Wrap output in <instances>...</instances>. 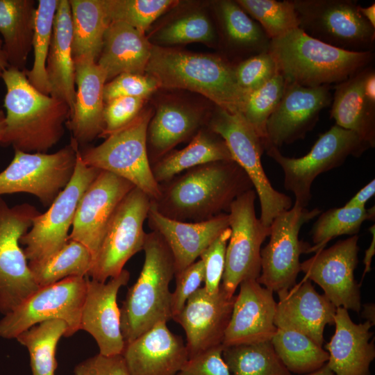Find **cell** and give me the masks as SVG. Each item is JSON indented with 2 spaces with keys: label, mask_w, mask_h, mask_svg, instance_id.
I'll return each mask as SVG.
<instances>
[{
  "label": "cell",
  "mask_w": 375,
  "mask_h": 375,
  "mask_svg": "<svg viewBox=\"0 0 375 375\" xmlns=\"http://www.w3.org/2000/svg\"><path fill=\"white\" fill-rule=\"evenodd\" d=\"M253 185L233 160L203 164L160 184L153 201L163 215L178 221L197 222L228 213L233 200Z\"/></svg>",
  "instance_id": "cell-1"
},
{
  "label": "cell",
  "mask_w": 375,
  "mask_h": 375,
  "mask_svg": "<svg viewBox=\"0 0 375 375\" xmlns=\"http://www.w3.org/2000/svg\"><path fill=\"white\" fill-rule=\"evenodd\" d=\"M1 78L6 93L5 128L0 145L26 153H47L65 133L69 106L35 89L24 71L8 67Z\"/></svg>",
  "instance_id": "cell-2"
},
{
  "label": "cell",
  "mask_w": 375,
  "mask_h": 375,
  "mask_svg": "<svg viewBox=\"0 0 375 375\" xmlns=\"http://www.w3.org/2000/svg\"><path fill=\"white\" fill-rule=\"evenodd\" d=\"M145 74L159 87L199 93L232 112H241L248 95L237 83L235 65L219 56L152 46Z\"/></svg>",
  "instance_id": "cell-3"
},
{
  "label": "cell",
  "mask_w": 375,
  "mask_h": 375,
  "mask_svg": "<svg viewBox=\"0 0 375 375\" xmlns=\"http://www.w3.org/2000/svg\"><path fill=\"white\" fill-rule=\"evenodd\" d=\"M269 52L286 83L311 88L342 83L371 65L374 58L372 51L331 46L299 28L271 40Z\"/></svg>",
  "instance_id": "cell-4"
},
{
  "label": "cell",
  "mask_w": 375,
  "mask_h": 375,
  "mask_svg": "<svg viewBox=\"0 0 375 375\" xmlns=\"http://www.w3.org/2000/svg\"><path fill=\"white\" fill-rule=\"evenodd\" d=\"M144 262L120 308L122 333L128 343L158 323L172 319L169 284L175 274L172 253L161 236L147 233Z\"/></svg>",
  "instance_id": "cell-5"
},
{
  "label": "cell",
  "mask_w": 375,
  "mask_h": 375,
  "mask_svg": "<svg viewBox=\"0 0 375 375\" xmlns=\"http://www.w3.org/2000/svg\"><path fill=\"white\" fill-rule=\"evenodd\" d=\"M151 119L150 111L141 112L131 123L107 135L102 143L80 150L79 154L85 165L127 180L155 201L160 190L147 151Z\"/></svg>",
  "instance_id": "cell-6"
},
{
  "label": "cell",
  "mask_w": 375,
  "mask_h": 375,
  "mask_svg": "<svg viewBox=\"0 0 375 375\" xmlns=\"http://www.w3.org/2000/svg\"><path fill=\"white\" fill-rule=\"evenodd\" d=\"M208 128L225 142L231 157L247 174L259 199L260 219L270 226L274 219L292 208V201L275 190L268 179L261 160L263 140L240 112H230L216 106Z\"/></svg>",
  "instance_id": "cell-7"
},
{
  "label": "cell",
  "mask_w": 375,
  "mask_h": 375,
  "mask_svg": "<svg viewBox=\"0 0 375 375\" xmlns=\"http://www.w3.org/2000/svg\"><path fill=\"white\" fill-rule=\"evenodd\" d=\"M369 144L356 133L338 125L320 135L310 151L300 158L287 157L278 148L267 144V154L281 167L284 187L294 196V204L306 208L311 199V186L322 173L342 165L349 156L359 157Z\"/></svg>",
  "instance_id": "cell-8"
},
{
  "label": "cell",
  "mask_w": 375,
  "mask_h": 375,
  "mask_svg": "<svg viewBox=\"0 0 375 375\" xmlns=\"http://www.w3.org/2000/svg\"><path fill=\"white\" fill-rule=\"evenodd\" d=\"M299 28L310 37L340 49L372 51L375 28L353 0H292Z\"/></svg>",
  "instance_id": "cell-9"
},
{
  "label": "cell",
  "mask_w": 375,
  "mask_h": 375,
  "mask_svg": "<svg viewBox=\"0 0 375 375\" xmlns=\"http://www.w3.org/2000/svg\"><path fill=\"white\" fill-rule=\"evenodd\" d=\"M79 150L72 138L53 153L14 150L12 160L0 172V196L28 193L49 206L71 180Z\"/></svg>",
  "instance_id": "cell-10"
},
{
  "label": "cell",
  "mask_w": 375,
  "mask_h": 375,
  "mask_svg": "<svg viewBox=\"0 0 375 375\" xmlns=\"http://www.w3.org/2000/svg\"><path fill=\"white\" fill-rule=\"evenodd\" d=\"M152 199L134 187L120 201L106 226L88 276L99 282L118 276L126 262L143 249L144 222Z\"/></svg>",
  "instance_id": "cell-11"
},
{
  "label": "cell",
  "mask_w": 375,
  "mask_h": 375,
  "mask_svg": "<svg viewBox=\"0 0 375 375\" xmlns=\"http://www.w3.org/2000/svg\"><path fill=\"white\" fill-rule=\"evenodd\" d=\"M78 153L73 176L44 213L33 219L20 244L29 264L41 263L58 252L68 241L79 201L101 170L85 165Z\"/></svg>",
  "instance_id": "cell-12"
},
{
  "label": "cell",
  "mask_w": 375,
  "mask_h": 375,
  "mask_svg": "<svg viewBox=\"0 0 375 375\" xmlns=\"http://www.w3.org/2000/svg\"><path fill=\"white\" fill-rule=\"evenodd\" d=\"M40 213L30 203L10 207L0 197V312L3 315L40 288L19 245L22 236Z\"/></svg>",
  "instance_id": "cell-13"
},
{
  "label": "cell",
  "mask_w": 375,
  "mask_h": 375,
  "mask_svg": "<svg viewBox=\"0 0 375 375\" xmlns=\"http://www.w3.org/2000/svg\"><path fill=\"white\" fill-rule=\"evenodd\" d=\"M86 292V276H71L40 287L0 320V336L12 339L31 326L50 319L68 326L66 337L80 330Z\"/></svg>",
  "instance_id": "cell-14"
},
{
  "label": "cell",
  "mask_w": 375,
  "mask_h": 375,
  "mask_svg": "<svg viewBox=\"0 0 375 375\" xmlns=\"http://www.w3.org/2000/svg\"><path fill=\"white\" fill-rule=\"evenodd\" d=\"M256 197L254 189L244 192L233 200L228 212L231 236L220 286L231 296L242 281L257 280L260 274L261 245L270 234V226L256 216Z\"/></svg>",
  "instance_id": "cell-15"
},
{
  "label": "cell",
  "mask_w": 375,
  "mask_h": 375,
  "mask_svg": "<svg viewBox=\"0 0 375 375\" xmlns=\"http://www.w3.org/2000/svg\"><path fill=\"white\" fill-rule=\"evenodd\" d=\"M321 210H311L294 204L278 215L270 224L269 240L261 249V271L257 281L274 292L291 289L300 272V256L310 245L299 238L303 224L319 215Z\"/></svg>",
  "instance_id": "cell-16"
},
{
  "label": "cell",
  "mask_w": 375,
  "mask_h": 375,
  "mask_svg": "<svg viewBox=\"0 0 375 375\" xmlns=\"http://www.w3.org/2000/svg\"><path fill=\"white\" fill-rule=\"evenodd\" d=\"M358 236L352 235L323 249L301 262L305 278L317 283L336 307L360 312V284L355 280L358 262Z\"/></svg>",
  "instance_id": "cell-17"
},
{
  "label": "cell",
  "mask_w": 375,
  "mask_h": 375,
  "mask_svg": "<svg viewBox=\"0 0 375 375\" xmlns=\"http://www.w3.org/2000/svg\"><path fill=\"white\" fill-rule=\"evenodd\" d=\"M331 101V85L311 88L286 83L282 98L267 120L265 147L279 148L303 139Z\"/></svg>",
  "instance_id": "cell-18"
},
{
  "label": "cell",
  "mask_w": 375,
  "mask_h": 375,
  "mask_svg": "<svg viewBox=\"0 0 375 375\" xmlns=\"http://www.w3.org/2000/svg\"><path fill=\"white\" fill-rule=\"evenodd\" d=\"M134 187L127 180L101 170L79 201L68 240L83 244L94 259L112 213Z\"/></svg>",
  "instance_id": "cell-19"
},
{
  "label": "cell",
  "mask_w": 375,
  "mask_h": 375,
  "mask_svg": "<svg viewBox=\"0 0 375 375\" xmlns=\"http://www.w3.org/2000/svg\"><path fill=\"white\" fill-rule=\"evenodd\" d=\"M235 295L228 294L220 286L213 294L198 289L172 319L183 328L188 358L222 345Z\"/></svg>",
  "instance_id": "cell-20"
},
{
  "label": "cell",
  "mask_w": 375,
  "mask_h": 375,
  "mask_svg": "<svg viewBox=\"0 0 375 375\" xmlns=\"http://www.w3.org/2000/svg\"><path fill=\"white\" fill-rule=\"evenodd\" d=\"M129 278L130 273L124 269L108 282H99L86 276L80 330L87 331L94 338L102 355H119L124 349L117 297Z\"/></svg>",
  "instance_id": "cell-21"
},
{
  "label": "cell",
  "mask_w": 375,
  "mask_h": 375,
  "mask_svg": "<svg viewBox=\"0 0 375 375\" xmlns=\"http://www.w3.org/2000/svg\"><path fill=\"white\" fill-rule=\"evenodd\" d=\"M239 287L223 347L270 341L277 329L274 325L276 302L273 292L256 279L244 280Z\"/></svg>",
  "instance_id": "cell-22"
},
{
  "label": "cell",
  "mask_w": 375,
  "mask_h": 375,
  "mask_svg": "<svg viewBox=\"0 0 375 375\" xmlns=\"http://www.w3.org/2000/svg\"><path fill=\"white\" fill-rule=\"evenodd\" d=\"M277 293L276 327L301 333L322 347L324 328L334 324L337 308L306 278L291 289Z\"/></svg>",
  "instance_id": "cell-23"
},
{
  "label": "cell",
  "mask_w": 375,
  "mask_h": 375,
  "mask_svg": "<svg viewBox=\"0 0 375 375\" xmlns=\"http://www.w3.org/2000/svg\"><path fill=\"white\" fill-rule=\"evenodd\" d=\"M147 219L152 231L158 233L170 249L175 274L197 260L201 253L229 227L228 213L202 222H182L161 214L153 200Z\"/></svg>",
  "instance_id": "cell-24"
},
{
  "label": "cell",
  "mask_w": 375,
  "mask_h": 375,
  "mask_svg": "<svg viewBox=\"0 0 375 375\" xmlns=\"http://www.w3.org/2000/svg\"><path fill=\"white\" fill-rule=\"evenodd\" d=\"M122 355L131 375H176L189 359L183 340L165 322L125 344Z\"/></svg>",
  "instance_id": "cell-25"
},
{
  "label": "cell",
  "mask_w": 375,
  "mask_h": 375,
  "mask_svg": "<svg viewBox=\"0 0 375 375\" xmlns=\"http://www.w3.org/2000/svg\"><path fill=\"white\" fill-rule=\"evenodd\" d=\"M331 117L375 147V70L372 65L335 85Z\"/></svg>",
  "instance_id": "cell-26"
},
{
  "label": "cell",
  "mask_w": 375,
  "mask_h": 375,
  "mask_svg": "<svg viewBox=\"0 0 375 375\" xmlns=\"http://www.w3.org/2000/svg\"><path fill=\"white\" fill-rule=\"evenodd\" d=\"M76 97L73 110L66 122L72 139L78 146L101 137L104 131L103 88L106 76L96 62L74 61Z\"/></svg>",
  "instance_id": "cell-27"
},
{
  "label": "cell",
  "mask_w": 375,
  "mask_h": 375,
  "mask_svg": "<svg viewBox=\"0 0 375 375\" xmlns=\"http://www.w3.org/2000/svg\"><path fill=\"white\" fill-rule=\"evenodd\" d=\"M335 330L326 344L327 366L335 375H370V365L375 358L372 340L374 324L369 321L356 324L348 310L339 307L334 317Z\"/></svg>",
  "instance_id": "cell-28"
},
{
  "label": "cell",
  "mask_w": 375,
  "mask_h": 375,
  "mask_svg": "<svg viewBox=\"0 0 375 375\" xmlns=\"http://www.w3.org/2000/svg\"><path fill=\"white\" fill-rule=\"evenodd\" d=\"M152 46L144 33L124 22H111L97 61L106 83L124 73L144 74Z\"/></svg>",
  "instance_id": "cell-29"
},
{
  "label": "cell",
  "mask_w": 375,
  "mask_h": 375,
  "mask_svg": "<svg viewBox=\"0 0 375 375\" xmlns=\"http://www.w3.org/2000/svg\"><path fill=\"white\" fill-rule=\"evenodd\" d=\"M46 72L50 85V96L67 103L71 115L76 97V83L69 0L59 1L47 59Z\"/></svg>",
  "instance_id": "cell-30"
},
{
  "label": "cell",
  "mask_w": 375,
  "mask_h": 375,
  "mask_svg": "<svg viewBox=\"0 0 375 375\" xmlns=\"http://www.w3.org/2000/svg\"><path fill=\"white\" fill-rule=\"evenodd\" d=\"M38 1L0 0V34L9 67L26 70Z\"/></svg>",
  "instance_id": "cell-31"
},
{
  "label": "cell",
  "mask_w": 375,
  "mask_h": 375,
  "mask_svg": "<svg viewBox=\"0 0 375 375\" xmlns=\"http://www.w3.org/2000/svg\"><path fill=\"white\" fill-rule=\"evenodd\" d=\"M233 160L224 140L208 128L198 131L187 147L166 154L151 165L156 181L165 183L181 172L217 161Z\"/></svg>",
  "instance_id": "cell-32"
},
{
  "label": "cell",
  "mask_w": 375,
  "mask_h": 375,
  "mask_svg": "<svg viewBox=\"0 0 375 375\" xmlns=\"http://www.w3.org/2000/svg\"><path fill=\"white\" fill-rule=\"evenodd\" d=\"M72 24L74 60L97 62L110 24L104 0H69Z\"/></svg>",
  "instance_id": "cell-33"
},
{
  "label": "cell",
  "mask_w": 375,
  "mask_h": 375,
  "mask_svg": "<svg viewBox=\"0 0 375 375\" xmlns=\"http://www.w3.org/2000/svg\"><path fill=\"white\" fill-rule=\"evenodd\" d=\"M201 121L198 112L183 106L173 103L160 105L147 128V142L153 155L160 159L176 145L195 135Z\"/></svg>",
  "instance_id": "cell-34"
},
{
  "label": "cell",
  "mask_w": 375,
  "mask_h": 375,
  "mask_svg": "<svg viewBox=\"0 0 375 375\" xmlns=\"http://www.w3.org/2000/svg\"><path fill=\"white\" fill-rule=\"evenodd\" d=\"M216 8L224 38L231 49L248 58L269 51L271 40L235 1H220Z\"/></svg>",
  "instance_id": "cell-35"
},
{
  "label": "cell",
  "mask_w": 375,
  "mask_h": 375,
  "mask_svg": "<svg viewBox=\"0 0 375 375\" xmlns=\"http://www.w3.org/2000/svg\"><path fill=\"white\" fill-rule=\"evenodd\" d=\"M274 349L292 373H312L328 360V353L307 335L292 330L278 328L270 340Z\"/></svg>",
  "instance_id": "cell-36"
},
{
  "label": "cell",
  "mask_w": 375,
  "mask_h": 375,
  "mask_svg": "<svg viewBox=\"0 0 375 375\" xmlns=\"http://www.w3.org/2000/svg\"><path fill=\"white\" fill-rule=\"evenodd\" d=\"M67 331L65 321L50 319L31 326L16 337L28 351L32 375H54L56 346Z\"/></svg>",
  "instance_id": "cell-37"
},
{
  "label": "cell",
  "mask_w": 375,
  "mask_h": 375,
  "mask_svg": "<svg viewBox=\"0 0 375 375\" xmlns=\"http://www.w3.org/2000/svg\"><path fill=\"white\" fill-rule=\"evenodd\" d=\"M92 260L85 246L69 240L47 260L28 267L37 285L42 287L71 276H88Z\"/></svg>",
  "instance_id": "cell-38"
},
{
  "label": "cell",
  "mask_w": 375,
  "mask_h": 375,
  "mask_svg": "<svg viewBox=\"0 0 375 375\" xmlns=\"http://www.w3.org/2000/svg\"><path fill=\"white\" fill-rule=\"evenodd\" d=\"M222 356L231 375H293L271 341L224 347Z\"/></svg>",
  "instance_id": "cell-39"
},
{
  "label": "cell",
  "mask_w": 375,
  "mask_h": 375,
  "mask_svg": "<svg viewBox=\"0 0 375 375\" xmlns=\"http://www.w3.org/2000/svg\"><path fill=\"white\" fill-rule=\"evenodd\" d=\"M374 206L331 208L321 212L312 229L313 244L307 253H316L323 249L333 238L340 235H355L366 220H374Z\"/></svg>",
  "instance_id": "cell-40"
},
{
  "label": "cell",
  "mask_w": 375,
  "mask_h": 375,
  "mask_svg": "<svg viewBox=\"0 0 375 375\" xmlns=\"http://www.w3.org/2000/svg\"><path fill=\"white\" fill-rule=\"evenodd\" d=\"M59 1H38L32 42L34 60L31 69L24 70L29 83L38 91L47 95H50V85L46 64Z\"/></svg>",
  "instance_id": "cell-41"
},
{
  "label": "cell",
  "mask_w": 375,
  "mask_h": 375,
  "mask_svg": "<svg viewBox=\"0 0 375 375\" xmlns=\"http://www.w3.org/2000/svg\"><path fill=\"white\" fill-rule=\"evenodd\" d=\"M240 7L256 21L270 40L299 28V19L292 0H237Z\"/></svg>",
  "instance_id": "cell-42"
},
{
  "label": "cell",
  "mask_w": 375,
  "mask_h": 375,
  "mask_svg": "<svg viewBox=\"0 0 375 375\" xmlns=\"http://www.w3.org/2000/svg\"><path fill=\"white\" fill-rule=\"evenodd\" d=\"M285 85L286 81L278 72L266 83L247 95L240 112L265 144L267 120L279 103Z\"/></svg>",
  "instance_id": "cell-43"
},
{
  "label": "cell",
  "mask_w": 375,
  "mask_h": 375,
  "mask_svg": "<svg viewBox=\"0 0 375 375\" xmlns=\"http://www.w3.org/2000/svg\"><path fill=\"white\" fill-rule=\"evenodd\" d=\"M176 3L172 0H104L110 22H122L143 33Z\"/></svg>",
  "instance_id": "cell-44"
},
{
  "label": "cell",
  "mask_w": 375,
  "mask_h": 375,
  "mask_svg": "<svg viewBox=\"0 0 375 375\" xmlns=\"http://www.w3.org/2000/svg\"><path fill=\"white\" fill-rule=\"evenodd\" d=\"M156 40L163 44L214 42L217 34L210 19L197 12L183 17L159 31Z\"/></svg>",
  "instance_id": "cell-45"
},
{
  "label": "cell",
  "mask_w": 375,
  "mask_h": 375,
  "mask_svg": "<svg viewBox=\"0 0 375 375\" xmlns=\"http://www.w3.org/2000/svg\"><path fill=\"white\" fill-rule=\"evenodd\" d=\"M277 73L276 62L269 51L251 56L235 65L237 83L247 94L263 85Z\"/></svg>",
  "instance_id": "cell-46"
},
{
  "label": "cell",
  "mask_w": 375,
  "mask_h": 375,
  "mask_svg": "<svg viewBox=\"0 0 375 375\" xmlns=\"http://www.w3.org/2000/svg\"><path fill=\"white\" fill-rule=\"evenodd\" d=\"M231 236L228 227L201 253L199 256L204 265V288L210 294L220 288L226 260L227 244Z\"/></svg>",
  "instance_id": "cell-47"
},
{
  "label": "cell",
  "mask_w": 375,
  "mask_h": 375,
  "mask_svg": "<svg viewBox=\"0 0 375 375\" xmlns=\"http://www.w3.org/2000/svg\"><path fill=\"white\" fill-rule=\"evenodd\" d=\"M158 88L157 81L149 75L124 73L105 84L103 100L106 103L118 97L147 98Z\"/></svg>",
  "instance_id": "cell-48"
},
{
  "label": "cell",
  "mask_w": 375,
  "mask_h": 375,
  "mask_svg": "<svg viewBox=\"0 0 375 375\" xmlns=\"http://www.w3.org/2000/svg\"><path fill=\"white\" fill-rule=\"evenodd\" d=\"M146 98L118 97L105 103L104 131L101 138L124 127L141 112Z\"/></svg>",
  "instance_id": "cell-49"
},
{
  "label": "cell",
  "mask_w": 375,
  "mask_h": 375,
  "mask_svg": "<svg viewBox=\"0 0 375 375\" xmlns=\"http://www.w3.org/2000/svg\"><path fill=\"white\" fill-rule=\"evenodd\" d=\"M175 288L172 292L171 310L172 318L178 315L184 307L188 299L204 282L205 269L201 259L174 274Z\"/></svg>",
  "instance_id": "cell-50"
},
{
  "label": "cell",
  "mask_w": 375,
  "mask_h": 375,
  "mask_svg": "<svg viewBox=\"0 0 375 375\" xmlns=\"http://www.w3.org/2000/svg\"><path fill=\"white\" fill-rule=\"evenodd\" d=\"M223 350L219 345L190 358L176 375H231Z\"/></svg>",
  "instance_id": "cell-51"
},
{
  "label": "cell",
  "mask_w": 375,
  "mask_h": 375,
  "mask_svg": "<svg viewBox=\"0 0 375 375\" xmlns=\"http://www.w3.org/2000/svg\"><path fill=\"white\" fill-rule=\"evenodd\" d=\"M75 375H131L122 354L98 353L74 367Z\"/></svg>",
  "instance_id": "cell-52"
},
{
  "label": "cell",
  "mask_w": 375,
  "mask_h": 375,
  "mask_svg": "<svg viewBox=\"0 0 375 375\" xmlns=\"http://www.w3.org/2000/svg\"><path fill=\"white\" fill-rule=\"evenodd\" d=\"M374 194L375 180L373 179L361 188L344 206L346 208L365 207L367 201L374 197Z\"/></svg>",
  "instance_id": "cell-53"
},
{
  "label": "cell",
  "mask_w": 375,
  "mask_h": 375,
  "mask_svg": "<svg viewBox=\"0 0 375 375\" xmlns=\"http://www.w3.org/2000/svg\"><path fill=\"white\" fill-rule=\"evenodd\" d=\"M369 230L372 235V239L369 247L366 249L365 253V257L363 259L365 269L362 274V278L365 277V275L367 273L371 271L372 258L375 253V226H372Z\"/></svg>",
  "instance_id": "cell-54"
},
{
  "label": "cell",
  "mask_w": 375,
  "mask_h": 375,
  "mask_svg": "<svg viewBox=\"0 0 375 375\" xmlns=\"http://www.w3.org/2000/svg\"><path fill=\"white\" fill-rule=\"evenodd\" d=\"M359 11L362 16L375 28V3L367 7L359 6Z\"/></svg>",
  "instance_id": "cell-55"
},
{
  "label": "cell",
  "mask_w": 375,
  "mask_h": 375,
  "mask_svg": "<svg viewBox=\"0 0 375 375\" xmlns=\"http://www.w3.org/2000/svg\"><path fill=\"white\" fill-rule=\"evenodd\" d=\"M9 67L6 56L3 50V44L2 39L0 36V78L3 72Z\"/></svg>",
  "instance_id": "cell-56"
},
{
  "label": "cell",
  "mask_w": 375,
  "mask_h": 375,
  "mask_svg": "<svg viewBox=\"0 0 375 375\" xmlns=\"http://www.w3.org/2000/svg\"><path fill=\"white\" fill-rule=\"evenodd\" d=\"M363 307L364 308L362 312V317L365 318L367 321L374 324V304H365Z\"/></svg>",
  "instance_id": "cell-57"
},
{
  "label": "cell",
  "mask_w": 375,
  "mask_h": 375,
  "mask_svg": "<svg viewBox=\"0 0 375 375\" xmlns=\"http://www.w3.org/2000/svg\"><path fill=\"white\" fill-rule=\"evenodd\" d=\"M306 375H335L327 366L326 364H325L323 367H322L318 370L308 374Z\"/></svg>",
  "instance_id": "cell-58"
},
{
  "label": "cell",
  "mask_w": 375,
  "mask_h": 375,
  "mask_svg": "<svg viewBox=\"0 0 375 375\" xmlns=\"http://www.w3.org/2000/svg\"><path fill=\"white\" fill-rule=\"evenodd\" d=\"M5 118L4 111L2 109H0V142L5 128Z\"/></svg>",
  "instance_id": "cell-59"
}]
</instances>
